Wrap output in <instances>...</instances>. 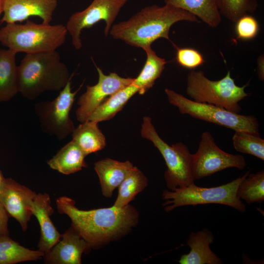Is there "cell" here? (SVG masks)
<instances>
[{"label":"cell","mask_w":264,"mask_h":264,"mask_svg":"<svg viewBox=\"0 0 264 264\" xmlns=\"http://www.w3.org/2000/svg\"><path fill=\"white\" fill-rule=\"evenodd\" d=\"M56 204L58 212L70 218L71 226L93 249L120 239L138 223V213L130 204L121 208L113 205L83 210L76 206L73 199L66 196L58 198Z\"/></svg>","instance_id":"6da1fadb"},{"label":"cell","mask_w":264,"mask_h":264,"mask_svg":"<svg viewBox=\"0 0 264 264\" xmlns=\"http://www.w3.org/2000/svg\"><path fill=\"white\" fill-rule=\"evenodd\" d=\"M181 21L200 22L197 17L180 8L165 4L148 6L128 20L112 25L109 34L131 46L142 49L159 38L170 40L171 27Z\"/></svg>","instance_id":"7a4b0ae2"},{"label":"cell","mask_w":264,"mask_h":264,"mask_svg":"<svg viewBox=\"0 0 264 264\" xmlns=\"http://www.w3.org/2000/svg\"><path fill=\"white\" fill-rule=\"evenodd\" d=\"M56 50L27 54L18 66L19 93L33 100L46 91H59L71 80Z\"/></svg>","instance_id":"3957f363"},{"label":"cell","mask_w":264,"mask_h":264,"mask_svg":"<svg viewBox=\"0 0 264 264\" xmlns=\"http://www.w3.org/2000/svg\"><path fill=\"white\" fill-rule=\"evenodd\" d=\"M67 30L63 24L6 23L0 28V43L17 53L33 54L56 50L66 42Z\"/></svg>","instance_id":"277c9868"},{"label":"cell","mask_w":264,"mask_h":264,"mask_svg":"<svg viewBox=\"0 0 264 264\" xmlns=\"http://www.w3.org/2000/svg\"><path fill=\"white\" fill-rule=\"evenodd\" d=\"M250 173L248 171L242 176L230 182L212 187H201L192 184L189 186L176 188L173 191L165 190L163 205L166 212L183 206L207 204H219L230 206L243 213L246 205L237 196V190L242 181Z\"/></svg>","instance_id":"5b68a950"},{"label":"cell","mask_w":264,"mask_h":264,"mask_svg":"<svg viewBox=\"0 0 264 264\" xmlns=\"http://www.w3.org/2000/svg\"><path fill=\"white\" fill-rule=\"evenodd\" d=\"M248 84L237 86L228 71L226 75L217 81L207 78L203 71L192 70L187 77L186 91L193 100L213 104L229 111L239 113V103L248 95L245 90Z\"/></svg>","instance_id":"8992f818"},{"label":"cell","mask_w":264,"mask_h":264,"mask_svg":"<svg viewBox=\"0 0 264 264\" xmlns=\"http://www.w3.org/2000/svg\"><path fill=\"white\" fill-rule=\"evenodd\" d=\"M169 102L183 114L232 129L259 134V123L252 115H244L206 103L196 102L169 88L165 89Z\"/></svg>","instance_id":"52a82bcc"},{"label":"cell","mask_w":264,"mask_h":264,"mask_svg":"<svg viewBox=\"0 0 264 264\" xmlns=\"http://www.w3.org/2000/svg\"><path fill=\"white\" fill-rule=\"evenodd\" d=\"M141 136L153 142L164 159L167 169L164 173L167 186L173 191L194 183L192 171V154L182 142L171 146L158 134L148 116L143 117Z\"/></svg>","instance_id":"ba28073f"},{"label":"cell","mask_w":264,"mask_h":264,"mask_svg":"<svg viewBox=\"0 0 264 264\" xmlns=\"http://www.w3.org/2000/svg\"><path fill=\"white\" fill-rule=\"evenodd\" d=\"M70 80L54 99L38 102L34 106L42 131L59 140L65 139L75 128L69 113L75 96L82 86L72 92Z\"/></svg>","instance_id":"9c48e42d"},{"label":"cell","mask_w":264,"mask_h":264,"mask_svg":"<svg viewBox=\"0 0 264 264\" xmlns=\"http://www.w3.org/2000/svg\"><path fill=\"white\" fill-rule=\"evenodd\" d=\"M246 166L242 155L230 154L221 150L211 134L207 131L202 132L198 151L192 154V171L194 180L227 168L243 170Z\"/></svg>","instance_id":"30bf717a"},{"label":"cell","mask_w":264,"mask_h":264,"mask_svg":"<svg viewBox=\"0 0 264 264\" xmlns=\"http://www.w3.org/2000/svg\"><path fill=\"white\" fill-rule=\"evenodd\" d=\"M129 0H93L84 10L72 14L66 26L75 48L78 50L82 47V30L91 27L101 21L106 22L104 34L107 37L121 9Z\"/></svg>","instance_id":"8fae6325"},{"label":"cell","mask_w":264,"mask_h":264,"mask_svg":"<svg viewBox=\"0 0 264 264\" xmlns=\"http://www.w3.org/2000/svg\"><path fill=\"white\" fill-rule=\"evenodd\" d=\"M99 79L96 84L87 86L86 91L79 98L76 118L80 123L88 120L89 116L110 96L131 85L134 78H123L115 72L105 75L96 66Z\"/></svg>","instance_id":"7c38bea8"},{"label":"cell","mask_w":264,"mask_h":264,"mask_svg":"<svg viewBox=\"0 0 264 264\" xmlns=\"http://www.w3.org/2000/svg\"><path fill=\"white\" fill-rule=\"evenodd\" d=\"M36 193L12 178H5L0 190V202L9 217L14 218L25 232L32 213L30 203Z\"/></svg>","instance_id":"4fadbf2b"},{"label":"cell","mask_w":264,"mask_h":264,"mask_svg":"<svg viewBox=\"0 0 264 264\" xmlns=\"http://www.w3.org/2000/svg\"><path fill=\"white\" fill-rule=\"evenodd\" d=\"M57 5L58 0H3L0 22L16 23L36 16L43 23L50 24Z\"/></svg>","instance_id":"5bb4252c"},{"label":"cell","mask_w":264,"mask_h":264,"mask_svg":"<svg viewBox=\"0 0 264 264\" xmlns=\"http://www.w3.org/2000/svg\"><path fill=\"white\" fill-rule=\"evenodd\" d=\"M91 249L89 244L71 227L62 235L60 241L44 253L48 264H81L83 253Z\"/></svg>","instance_id":"9a60e30c"},{"label":"cell","mask_w":264,"mask_h":264,"mask_svg":"<svg viewBox=\"0 0 264 264\" xmlns=\"http://www.w3.org/2000/svg\"><path fill=\"white\" fill-rule=\"evenodd\" d=\"M29 208L40 227L38 249L45 253L60 241L62 236L50 218L54 210L51 205L50 196L46 193L36 194L30 203Z\"/></svg>","instance_id":"2e32d148"},{"label":"cell","mask_w":264,"mask_h":264,"mask_svg":"<svg viewBox=\"0 0 264 264\" xmlns=\"http://www.w3.org/2000/svg\"><path fill=\"white\" fill-rule=\"evenodd\" d=\"M214 240L212 232L206 228L191 232L187 241V245L190 247V251L187 254L182 255L178 263L180 264H223L220 258L210 247Z\"/></svg>","instance_id":"e0dca14e"},{"label":"cell","mask_w":264,"mask_h":264,"mask_svg":"<svg viewBox=\"0 0 264 264\" xmlns=\"http://www.w3.org/2000/svg\"><path fill=\"white\" fill-rule=\"evenodd\" d=\"M135 167L129 160L120 162L107 158L96 162L94 169L99 177L103 195L111 197L114 190Z\"/></svg>","instance_id":"ac0fdd59"},{"label":"cell","mask_w":264,"mask_h":264,"mask_svg":"<svg viewBox=\"0 0 264 264\" xmlns=\"http://www.w3.org/2000/svg\"><path fill=\"white\" fill-rule=\"evenodd\" d=\"M17 53L0 48V103L9 101L19 93Z\"/></svg>","instance_id":"d6986e66"},{"label":"cell","mask_w":264,"mask_h":264,"mask_svg":"<svg viewBox=\"0 0 264 264\" xmlns=\"http://www.w3.org/2000/svg\"><path fill=\"white\" fill-rule=\"evenodd\" d=\"M86 154L72 140L47 161L49 167L64 175L75 173L87 167Z\"/></svg>","instance_id":"ffe728a7"},{"label":"cell","mask_w":264,"mask_h":264,"mask_svg":"<svg viewBox=\"0 0 264 264\" xmlns=\"http://www.w3.org/2000/svg\"><path fill=\"white\" fill-rule=\"evenodd\" d=\"M165 4L184 10L212 28L218 27L221 19L217 0H164Z\"/></svg>","instance_id":"44dd1931"},{"label":"cell","mask_w":264,"mask_h":264,"mask_svg":"<svg viewBox=\"0 0 264 264\" xmlns=\"http://www.w3.org/2000/svg\"><path fill=\"white\" fill-rule=\"evenodd\" d=\"M72 138L86 155L101 150L106 146L105 137L98 123L92 121L81 123L72 132Z\"/></svg>","instance_id":"7402d4cb"},{"label":"cell","mask_w":264,"mask_h":264,"mask_svg":"<svg viewBox=\"0 0 264 264\" xmlns=\"http://www.w3.org/2000/svg\"><path fill=\"white\" fill-rule=\"evenodd\" d=\"M138 88L132 84L120 90L100 105L89 116L88 120L99 122L110 120L120 111L129 99L138 93Z\"/></svg>","instance_id":"603a6c76"},{"label":"cell","mask_w":264,"mask_h":264,"mask_svg":"<svg viewBox=\"0 0 264 264\" xmlns=\"http://www.w3.org/2000/svg\"><path fill=\"white\" fill-rule=\"evenodd\" d=\"M147 55L145 65L138 76L134 78L132 84L138 89V93L144 94L151 88L155 80L161 75L167 63L166 60L159 57L152 49L151 46L143 48Z\"/></svg>","instance_id":"cb8c5ba5"},{"label":"cell","mask_w":264,"mask_h":264,"mask_svg":"<svg viewBox=\"0 0 264 264\" xmlns=\"http://www.w3.org/2000/svg\"><path fill=\"white\" fill-rule=\"evenodd\" d=\"M44 253L33 250L21 245L9 235L0 237V264H15L35 261L44 257Z\"/></svg>","instance_id":"d4e9b609"},{"label":"cell","mask_w":264,"mask_h":264,"mask_svg":"<svg viewBox=\"0 0 264 264\" xmlns=\"http://www.w3.org/2000/svg\"><path fill=\"white\" fill-rule=\"evenodd\" d=\"M148 179L136 167L119 186L118 195L113 206L121 208L129 203L148 185Z\"/></svg>","instance_id":"484cf974"},{"label":"cell","mask_w":264,"mask_h":264,"mask_svg":"<svg viewBox=\"0 0 264 264\" xmlns=\"http://www.w3.org/2000/svg\"><path fill=\"white\" fill-rule=\"evenodd\" d=\"M237 196L247 204L261 203L264 200V171L249 174L240 183Z\"/></svg>","instance_id":"4316f807"},{"label":"cell","mask_w":264,"mask_h":264,"mask_svg":"<svg viewBox=\"0 0 264 264\" xmlns=\"http://www.w3.org/2000/svg\"><path fill=\"white\" fill-rule=\"evenodd\" d=\"M232 141L236 151L264 160V139L259 134L236 131Z\"/></svg>","instance_id":"83f0119b"},{"label":"cell","mask_w":264,"mask_h":264,"mask_svg":"<svg viewBox=\"0 0 264 264\" xmlns=\"http://www.w3.org/2000/svg\"><path fill=\"white\" fill-rule=\"evenodd\" d=\"M220 14L236 22L242 17L253 13L257 8V0H217Z\"/></svg>","instance_id":"f1b7e54d"},{"label":"cell","mask_w":264,"mask_h":264,"mask_svg":"<svg viewBox=\"0 0 264 264\" xmlns=\"http://www.w3.org/2000/svg\"><path fill=\"white\" fill-rule=\"evenodd\" d=\"M176 48V60L179 65L188 69H194L204 62L202 55L197 50L189 47Z\"/></svg>","instance_id":"f546056e"},{"label":"cell","mask_w":264,"mask_h":264,"mask_svg":"<svg viewBox=\"0 0 264 264\" xmlns=\"http://www.w3.org/2000/svg\"><path fill=\"white\" fill-rule=\"evenodd\" d=\"M235 23V33L239 39L250 40L259 33L260 28L258 21L249 14L242 17Z\"/></svg>","instance_id":"4dcf8cb0"},{"label":"cell","mask_w":264,"mask_h":264,"mask_svg":"<svg viewBox=\"0 0 264 264\" xmlns=\"http://www.w3.org/2000/svg\"><path fill=\"white\" fill-rule=\"evenodd\" d=\"M9 217L8 214L0 202V237L9 235L8 228Z\"/></svg>","instance_id":"1f68e13d"},{"label":"cell","mask_w":264,"mask_h":264,"mask_svg":"<svg viewBox=\"0 0 264 264\" xmlns=\"http://www.w3.org/2000/svg\"><path fill=\"white\" fill-rule=\"evenodd\" d=\"M258 74L260 79L264 80V57L262 56H260L258 60Z\"/></svg>","instance_id":"d6a6232c"},{"label":"cell","mask_w":264,"mask_h":264,"mask_svg":"<svg viewBox=\"0 0 264 264\" xmlns=\"http://www.w3.org/2000/svg\"><path fill=\"white\" fill-rule=\"evenodd\" d=\"M5 178L4 177L2 172L0 170V190L2 186Z\"/></svg>","instance_id":"836d02e7"},{"label":"cell","mask_w":264,"mask_h":264,"mask_svg":"<svg viewBox=\"0 0 264 264\" xmlns=\"http://www.w3.org/2000/svg\"><path fill=\"white\" fill-rule=\"evenodd\" d=\"M3 1V0H0V16L2 13Z\"/></svg>","instance_id":"e575fe53"}]
</instances>
